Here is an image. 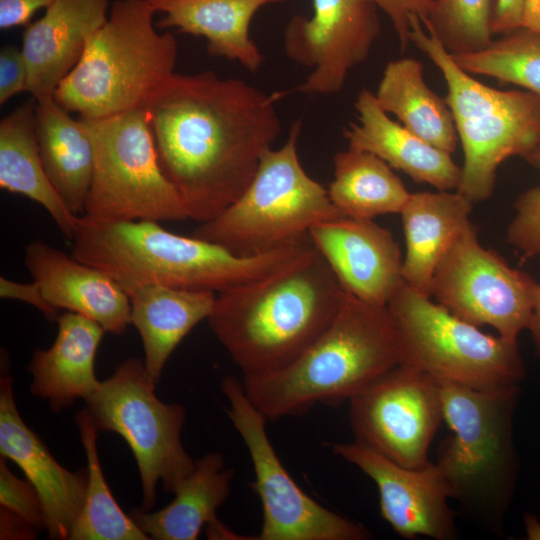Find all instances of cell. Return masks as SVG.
I'll return each mask as SVG.
<instances>
[{"mask_svg": "<svg viewBox=\"0 0 540 540\" xmlns=\"http://www.w3.org/2000/svg\"><path fill=\"white\" fill-rule=\"evenodd\" d=\"M284 95L203 71L174 73L148 100L160 166L189 219L209 221L243 193L281 133L276 103Z\"/></svg>", "mask_w": 540, "mask_h": 540, "instance_id": "6da1fadb", "label": "cell"}, {"mask_svg": "<svg viewBox=\"0 0 540 540\" xmlns=\"http://www.w3.org/2000/svg\"><path fill=\"white\" fill-rule=\"evenodd\" d=\"M344 294L311 243L271 274L217 293L207 321L243 376L259 375L298 357L334 319Z\"/></svg>", "mask_w": 540, "mask_h": 540, "instance_id": "7a4b0ae2", "label": "cell"}, {"mask_svg": "<svg viewBox=\"0 0 540 540\" xmlns=\"http://www.w3.org/2000/svg\"><path fill=\"white\" fill-rule=\"evenodd\" d=\"M71 255L110 276L129 294L144 285L220 293L283 267L310 243L303 241L257 255H237L150 220L107 221L81 215Z\"/></svg>", "mask_w": 540, "mask_h": 540, "instance_id": "3957f363", "label": "cell"}, {"mask_svg": "<svg viewBox=\"0 0 540 540\" xmlns=\"http://www.w3.org/2000/svg\"><path fill=\"white\" fill-rule=\"evenodd\" d=\"M400 364L386 306L345 291L328 327L293 361L275 371L243 376L244 391L267 421L300 415L317 403L348 401Z\"/></svg>", "mask_w": 540, "mask_h": 540, "instance_id": "277c9868", "label": "cell"}, {"mask_svg": "<svg viewBox=\"0 0 540 540\" xmlns=\"http://www.w3.org/2000/svg\"><path fill=\"white\" fill-rule=\"evenodd\" d=\"M156 13L148 0H116L55 101L89 120L143 108L175 73L178 54L175 36L157 31Z\"/></svg>", "mask_w": 540, "mask_h": 540, "instance_id": "5b68a950", "label": "cell"}, {"mask_svg": "<svg viewBox=\"0 0 540 540\" xmlns=\"http://www.w3.org/2000/svg\"><path fill=\"white\" fill-rule=\"evenodd\" d=\"M410 42L441 71L464 161L458 192L474 202L493 193L498 167L526 157L540 145V97L526 90H498L463 70L439 39L410 17Z\"/></svg>", "mask_w": 540, "mask_h": 540, "instance_id": "8992f818", "label": "cell"}, {"mask_svg": "<svg viewBox=\"0 0 540 540\" xmlns=\"http://www.w3.org/2000/svg\"><path fill=\"white\" fill-rule=\"evenodd\" d=\"M302 121L291 124L286 142L261 156L243 193L193 236L243 256L257 255L309 239L310 229L342 217L328 191L300 163Z\"/></svg>", "mask_w": 540, "mask_h": 540, "instance_id": "52a82bcc", "label": "cell"}, {"mask_svg": "<svg viewBox=\"0 0 540 540\" xmlns=\"http://www.w3.org/2000/svg\"><path fill=\"white\" fill-rule=\"evenodd\" d=\"M386 308L400 364L478 389L514 386L521 377L518 342L481 331L404 281Z\"/></svg>", "mask_w": 540, "mask_h": 540, "instance_id": "ba28073f", "label": "cell"}, {"mask_svg": "<svg viewBox=\"0 0 540 540\" xmlns=\"http://www.w3.org/2000/svg\"><path fill=\"white\" fill-rule=\"evenodd\" d=\"M155 387L144 361L128 358L85 400L98 431L120 435L133 453L145 511L155 504L159 481L174 493L195 465L181 441L184 407L161 401Z\"/></svg>", "mask_w": 540, "mask_h": 540, "instance_id": "9c48e42d", "label": "cell"}, {"mask_svg": "<svg viewBox=\"0 0 540 540\" xmlns=\"http://www.w3.org/2000/svg\"><path fill=\"white\" fill-rule=\"evenodd\" d=\"M94 143L83 215L107 221H185L187 207L160 166L144 108L81 118Z\"/></svg>", "mask_w": 540, "mask_h": 540, "instance_id": "30bf717a", "label": "cell"}, {"mask_svg": "<svg viewBox=\"0 0 540 540\" xmlns=\"http://www.w3.org/2000/svg\"><path fill=\"white\" fill-rule=\"evenodd\" d=\"M443 421L451 430L436 465L453 498L474 507L500 499L510 460V410L515 386L478 389L440 381Z\"/></svg>", "mask_w": 540, "mask_h": 540, "instance_id": "8fae6325", "label": "cell"}, {"mask_svg": "<svg viewBox=\"0 0 540 540\" xmlns=\"http://www.w3.org/2000/svg\"><path fill=\"white\" fill-rule=\"evenodd\" d=\"M221 389L226 414L241 436L254 470L251 487L263 518L258 540H366L361 524L324 507L306 494L287 472L266 432V418L247 397L242 380L226 376Z\"/></svg>", "mask_w": 540, "mask_h": 540, "instance_id": "7c38bea8", "label": "cell"}, {"mask_svg": "<svg viewBox=\"0 0 540 540\" xmlns=\"http://www.w3.org/2000/svg\"><path fill=\"white\" fill-rule=\"evenodd\" d=\"M539 284L486 249L469 222L438 264L429 295L457 317L517 342L528 329Z\"/></svg>", "mask_w": 540, "mask_h": 540, "instance_id": "4fadbf2b", "label": "cell"}, {"mask_svg": "<svg viewBox=\"0 0 540 540\" xmlns=\"http://www.w3.org/2000/svg\"><path fill=\"white\" fill-rule=\"evenodd\" d=\"M348 402L356 442L405 467L430 462L428 449L443 421L437 379L398 364Z\"/></svg>", "mask_w": 540, "mask_h": 540, "instance_id": "5bb4252c", "label": "cell"}, {"mask_svg": "<svg viewBox=\"0 0 540 540\" xmlns=\"http://www.w3.org/2000/svg\"><path fill=\"white\" fill-rule=\"evenodd\" d=\"M313 15H295L284 29L285 54L311 68L296 91L340 92L349 72L370 54L381 30L377 7L367 0H312Z\"/></svg>", "mask_w": 540, "mask_h": 540, "instance_id": "9a60e30c", "label": "cell"}, {"mask_svg": "<svg viewBox=\"0 0 540 540\" xmlns=\"http://www.w3.org/2000/svg\"><path fill=\"white\" fill-rule=\"evenodd\" d=\"M333 452L376 485L382 518L401 537L449 540L455 536L452 490L436 463L402 466L356 441L334 443Z\"/></svg>", "mask_w": 540, "mask_h": 540, "instance_id": "2e32d148", "label": "cell"}, {"mask_svg": "<svg viewBox=\"0 0 540 540\" xmlns=\"http://www.w3.org/2000/svg\"><path fill=\"white\" fill-rule=\"evenodd\" d=\"M309 239L344 290L364 302L386 306L404 281L397 242L373 220L342 216L321 222Z\"/></svg>", "mask_w": 540, "mask_h": 540, "instance_id": "e0dca14e", "label": "cell"}, {"mask_svg": "<svg viewBox=\"0 0 540 540\" xmlns=\"http://www.w3.org/2000/svg\"><path fill=\"white\" fill-rule=\"evenodd\" d=\"M0 454L13 461L37 490L51 539H69L88 484L87 469L69 471L23 421L16 406L13 379H0Z\"/></svg>", "mask_w": 540, "mask_h": 540, "instance_id": "ac0fdd59", "label": "cell"}, {"mask_svg": "<svg viewBox=\"0 0 540 540\" xmlns=\"http://www.w3.org/2000/svg\"><path fill=\"white\" fill-rule=\"evenodd\" d=\"M32 280L55 308L83 315L106 332L121 335L130 322V299L123 288L99 269L36 239L24 253Z\"/></svg>", "mask_w": 540, "mask_h": 540, "instance_id": "d6986e66", "label": "cell"}, {"mask_svg": "<svg viewBox=\"0 0 540 540\" xmlns=\"http://www.w3.org/2000/svg\"><path fill=\"white\" fill-rule=\"evenodd\" d=\"M109 0H54L23 33L27 91L52 98L81 59L91 36L106 22Z\"/></svg>", "mask_w": 540, "mask_h": 540, "instance_id": "ffe728a7", "label": "cell"}, {"mask_svg": "<svg viewBox=\"0 0 540 540\" xmlns=\"http://www.w3.org/2000/svg\"><path fill=\"white\" fill-rule=\"evenodd\" d=\"M354 106L358 123H350L343 129L348 147L378 156L415 182L429 184L440 191L458 189L462 171L451 154L393 121L367 88L358 93Z\"/></svg>", "mask_w": 540, "mask_h": 540, "instance_id": "44dd1931", "label": "cell"}, {"mask_svg": "<svg viewBox=\"0 0 540 540\" xmlns=\"http://www.w3.org/2000/svg\"><path fill=\"white\" fill-rule=\"evenodd\" d=\"M53 344L34 351L28 370L32 394L48 402L53 411L69 408L77 399L86 400L99 387L95 356L106 332L95 321L66 311L57 319Z\"/></svg>", "mask_w": 540, "mask_h": 540, "instance_id": "7402d4cb", "label": "cell"}, {"mask_svg": "<svg viewBox=\"0 0 540 540\" xmlns=\"http://www.w3.org/2000/svg\"><path fill=\"white\" fill-rule=\"evenodd\" d=\"M163 14L158 25L207 40L211 56L240 63L257 72L265 58L250 37L255 14L263 7L286 0H148Z\"/></svg>", "mask_w": 540, "mask_h": 540, "instance_id": "603a6c76", "label": "cell"}, {"mask_svg": "<svg viewBox=\"0 0 540 540\" xmlns=\"http://www.w3.org/2000/svg\"><path fill=\"white\" fill-rule=\"evenodd\" d=\"M473 202L454 191L417 192L401 211L405 237L402 277L429 295L434 272L463 228L471 222Z\"/></svg>", "mask_w": 540, "mask_h": 540, "instance_id": "cb8c5ba5", "label": "cell"}, {"mask_svg": "<svg viewBox=\"0 0 540 540\" xmlns=\"http://www.w3.org/2000/svg\"><path fill=\"white\" fill-rule=\"evenodd\" d=\"M216 293L163 285H144L132 290L130 322L138 331L144 364L157 384L176 347L212 312Z\"/></svg>", "mask_w": 540, "mask_h": 540, "instance_id": "d4e9b609", "label": "cell"}, {"mask_svg": "<svg viewBox=\"0 0 540 540\" xmlns=\"http://www.w3.org/2000/svg\"><path fill=\"white\" fill-rule=\"evenodd\" d=\"M35 106L33 98L0 121V187L38 203L72 240L81 215L69 209L45 171L35 132Z\"/></svg>", "mask_w": 540, "mask_h": 540, "instance_id": "484cf974", "label": "cell"}, {"mask_svg": "<svg viewBox=\"0 0 540 540\" xmlns=\"http://www.w3.org/2000/svg\"><path fill=\"white\" fill-rule=\"evenodd\" d=\"M234 475L222 454H206L195 460L167 506L155 512L132 510L129 515L150 539L196 540L204 526L219 522L216 511L228 498Z\"/></svg>", "mask_w": 540, "mask_h": 540, "instance_id": "4316f807", "label": "cell"}, {"mask_svg": "<svg viewBox=\"0 0 540 540\" xmlns=\"http://www.w3.org/2000/svg\"><path fill=\"white\" fill-rule=\"evenodd\" d=\"M55 99L36 101L35 132L45 171L69 209L83 215L94 169V143L82 121Z\"/></svg>", "mask_w": 540, "mask_h": 540, "instance_id": "83f0119b", "label": "cell"}, {"mask_svg": "<svg viewBox=\"0 0 540 540\" xmlns=\"http://www.w3.org/2000/svg\"><path fill=\"white\" fill-rule=\"evenodd\" d=\"M375 96L386 113L395 115L415 135L449 154L456 150L459 138L452 112L445 99L427 86L418 60L390 61Z\"/></svg>", "mask_w": 540, "mask_h": 540, "instance_id": "f1b7e54d", "label": "cell"}, {"mask_svg": "<svg viewBox=\"0 0 540 540\" xmlns=\"http://www.w3.org/2000/svg\"><path fill=\"white\" fill-rule=\"evenodd\" d=\"M327 191L342 216L365 220L400 214L411 196L385 161L350 147L334 155Z\"/></svg>", "mask_w": 540, "mask_h": 540, "instance_id": "f546056e", "label": "cell"}, {"mask_svg": "<svg viewBox=\"0 0 540 540\" xmlns=\"http://www.w3.org/2000/svg\"><path fill=\"white\" fill-rule=\"evenodd\" d=\"M76 422L87 459L88 484L82 510L69 540L150 539L120 508L109 489L97 452L99 431L86 408L78 412Z\"/></svg>", "mask_w": 540, "mask_h": 540, "instance_id": "4dcf8cb0", "label": "cell"}, {"mask_svg": "<svg viewBox=\"0 0 540 540\" xmlns=\"http://www.w3.org/2000/svg\"><path fill=\"white\" fill-rule=\"evenodd\" d=\"M505 35L481 51L451 55L468 73L515 84L540 97L539 37L523 27Z\"/></svg>", "mask_w": 540, "mask_h": 540, "instance_id": "1f68e13d", "label": "cell"}, {"mask_svg": "<svg viewBox=\"0 0 540 540\" xmlns=\"http://www.w3.org/2000/svg\"><path fill=\"white\" fill-rule=\"evenodd\" d=\"M496 0H434L422 23L452 54L481 51L493 42L492 19Z\"/></svg>", "mask_w": 540, "mask_h": 540, "instance_id": "d6a6232c", "label": "cell"}, {"mask_svg": "<svg viewBox=\"0 0 540 540\" xmlns=\"http://www.w3.org/2000/svg\"><path fill=\"white\" fill-rule=\"evenodd\" d=\"M526 160L540 170V145ZM508 242L525 258L540 256V186L526 190L514 204Z\"/></svg>", "mask_w": 540, "mask_h": 540, "instance_id": "836d02e7", "label": "cell"}, {"mask_svg": "<svg viewBox=\"0 0 540 540\" xmlns=\"http://www.w3.org/2000/svg\"><path fill=\"white\" fill-rule=\"evenodd\" d=\"M0 507L18 515L36 530L46 529L45 512L35 487L13 474L0 457Z\"/></svg>", "mask_w": 540, "mask_h": 540, "instance_id": "e575fe53", "label": "cell"}, {"mask_svg": "<svg viewBox=\"0 0 540 540\" xmlns=\"http://www.w3.org/2000/svg\"><path fill=\"white\" fill-rule=\"evenodd\" d=\"M380 8L391 20L402 50L410 43V17L417 16L424 23L434 0H367Z\"/></svg>", "mask_w": 540, "mask_h": 540, "instance_id": "d590c367", "label": "cell"}, {"mask_svg": "<svg viewBox=\"0 0 540 540\" xmlns=\"http://www.w3.org/2000/svg\"><path fill=\"white\" fill-rule=\"evenodd\" d=\"M28 68L21 49L11 44L0 50V104L27 91Z\"/></svg>", "mask_w": 540, "mask_h": 540, "instance_id": "8d00e7d4", "label": "cell"}, {"mask_svg": "<svg viewBox=\"0 0 540 540\" xmlns=\"http://www.w3.org/2000/svg\"><path fill=\"white\" fill-rule=\"evenodd\" d=\"M0 296L23 301L51 320H57L60 316L59 310L47 301L41 288L33 280L31 283H22L0 277Z\"/></svg>", "mask_w": 540, "mask_h": 540, "instance_id": "74e56055", "label": "cell"}, {"mask_svg": "<svg viewBox=\"0 0 540 540\" xmlns=\"http://www.w3.org/2000/svg\"><path fill=\"white\" fill-rule=\"evenodd\" d=\"M54 0H0V28L26 25L36 11L47 8Z\"/></svg>", "mask_w": 540, "mask_h": 540, "instance_id": "f35d334b", "label": "cell"}, {"mask_svg": "<svg viewBox=\"0 0 540 540\" xmlns=\"http://www.w3.org/2000/svg\"><path fill=\"white\" fill-rule=\"evenodd\" d=\"M528 0H496L492 19L494 33L509 34L521 27Z\"/></svg>", "mask_w": 540, "mask_h": 540, "instance_id": "ab89813d", "label": "cell"}, {"mask_svg": "<svg viewBox=\"0 0 540 540\" xmlns=\"http://www.w3.org/2000/svg\"><path fill=\"white\" fill-rule=\"evenodd\" d=\"M36 529L18 515L0 509V538L1 539H32Z\"/></svg>", "mask_w": 540, "mask_h": 540, "instance_id": "60d3db41", "label": "cell"}, {"mask_svg": "<svg viewBox=\"0 0 540 540\" xmlns=\"http://www.w3.org/2000/svg\"><path fill=\"white\" fill-rule=\"evenodd\" d=\"M521 27L530 30L540 39V0H528Z\"/></svg>", "mask_w": 540, "mask_h": 540, "instance_id": "b9f144b4", "label": "cell"}, {"mask_svg": "<svg viewBox=\"0 0 540 540\" xmlns=\"http://www.w3.org/2000/svg\"><path fill=\"white\" fill-rule=\"evenodd\" d=\"M528 330H530L532 338L536 346L540 350V285L538 287L535 304L533 308V313H532Z\"/></svg>", "mask_w": 540, "mask_h": 540, "instance_id": "7bdbcfd3", "label": "cell"}, {"mask_svg": "<svg viewBox=\"0 0 540 540\" xmlns=\"http://www.w3.org/2000/svg\"><path fill=\"white\" fill-rule=\"evenodd\" d=\"M526 528L529 538L540 539V520L529 519Z\"/></svg>", "mask_w": 540, "mask_h": 540, "instance_id": "ee69618b", "label": "cell"}]
</instances>
